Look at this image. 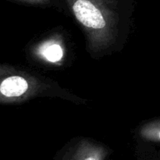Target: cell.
Masks as SVG:
<instances>
[{
    "instance_id": "obj_1",
    "label": "cell",
    "mask_w": 160,
    "mask_h": 160,
    "mask_svg": "<svg viewBox=\"0 0 160 160\" xmlns=\"http://www.w3.org/2000/svg\"><path fill=\"white\" fill-rule=\"evenodd\" d=\"M40 96H59L76 101L73 96L49 79L20 69L2 64L0 67V102L2 105L22 103Z\"/></svg>"
},
{
    "instance_id": "obj_2",
    "label": "cell",
    "mask_w": 160,
    "mask_h": 160,
    "mask_svg": "<svg viewBox=\"0 0 160 160\" xmlns=\"http://www.w3.org/2000/svg\"><path fill=\"white\" fill-rule=\"evenodd\" d=\"M32 54L38 60L52 66H61L66 56V48L61 36H48L36 44Z\"/></svg>"
},
{
    "instance_id": "obj_3",
    "label": "cell",
    "mask_w": 160,
    "mask_h": 160,
    "mask_svg": "<svg viewBox=\"0 0 160 160\" xmlns=\"http://www.w3.org/2000/svg\"><path fill=\"white\" fill-rule=\"evenodd\" d=\"M109 150L102 144L88 138H81L72 145L61 160H105Z\"/></svg>"
},
{
    "instance_id": "obj_4",
    "label": "cell",
    "mask_w": 160,
    "mask_h": 160,
    "mask_svg": "<svg viewBox=\"0 0 160 160\" xmlns=\"http://www.w3.org/2000/svg\"><path fill=\"white\" fill-rule=\"evenodd\" d=\"M141 137L148 142L160 143V118L148 121L139 129Z\"/></svg>"
}]
</instances>
